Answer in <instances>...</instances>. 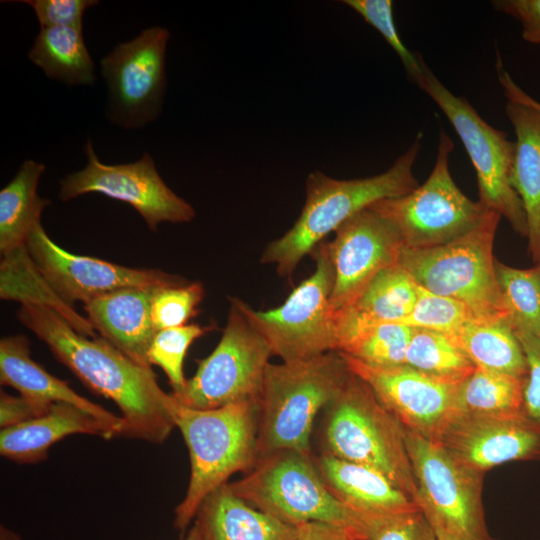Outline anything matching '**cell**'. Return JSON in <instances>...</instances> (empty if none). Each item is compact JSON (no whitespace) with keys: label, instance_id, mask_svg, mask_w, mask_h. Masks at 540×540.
Wrapping results in <instances>:
<instances>
[{"label":"cell","instance_id":"1","mask_svg":"<svg viewBox=\"0 0 540 540\" xmlns=\"http://www.w3.org/2000/svg\"><path fill=\"white\" fill-rule=\"evenodd\" d=\"M20 323L33 332L94 393L112 400L122 413V436L162 443L175 428L174 401L151 367L142 366L102 337L77 332L53 309L21 304Z\"/></svg>","mask_w":540,"mask_h":540},{"label":"cell","instance_id":"2","mask_svg":"<svg viewBox=\"0 0 540 540\" xmlns=\"http://www.w3.org/2000/svg\"><path fill=\"white\" fill-rule=\"evenodd\" d=\"M419 134L393 165L380 174L340 180L321 171L306 179V199L294 225L270 242L261 263L273 264L279 275L290 277L300 261L349 218L377 201L405 195L419 186L413 166L421 148Z\"/></svg>","mask_w":540,"mask_h":540},{"label":"cell","instance_id":"3","mask_svg":"<svg viewBox=\"0 0 540 540\" xmlns=\"http://www.w3.org/2000/svg\"><path fill=\"white\" fill-rule=\"evenodd\" d=\"M350 374L337 351L269 363L258 400L257 461L283 450L311 456L315 418L339 395Z\"/></svg>","mask_w":540,"mask_h":540},{"label":"cell","instance_id":"4","mask_svg":"<svg viewBox=\"0 0 540 540\" xmlns=\"http://www.w3.org/2000/svg\"><path fill=\"white\" fill-rule=\"evenodd\" d=\"M170 412L187 445L191 465L185 497L175 509L174 527L184 532L212 491L257 463L258 403L200 410L174 399Z\"/></svg>","mask_w":540,"mask_h":540},{"label":"cell","instance_id":"5","mask_svg":"<svg viewBox=\"0 0 540 540\" xmlns=\"http://www.w3.org/2000/svg\"><path fill=\"white\" fill-rule=\"evenodd\" d=\"M501 216L488 210L469 232L444 245L402 250L399 263L417 285L464 304L476 319L507 318L493 245Z\"/></svg>","mask_w":540,"mask_h":540},{"label":"cell","instance_id":"6","mask_svg":"<svg viewBox=\"0 0 540 540\" xmlns=\"http://www.w3.org/2000/svg\"><path fill=\"white\" fill-rule=\"evenodd\" d=\"M325 409L324 452L378 470L416 502L417 485L404 427L367 384L351 372Z\"/></svg>","mask_w":540,"mask_h":540},{"label":"cell","instance_id":"7","mask_svg":"<svg viewBox=\"0 0 540 540\" xmlns=\"http://www.w3.org/2000/svg\"><path fill=\"white\" fill-rule=\"evenodd\" d=\"M244 501L293 526L321 522L365 539L366 520L325 486L313 456L283 450L257 461L241 479L228 483Z\"/></svg>","mask_w":540,"mask_h":540},{"label":"cell","instance_id":"8","mask_svg":"<svg viewBox=\"0 0 540 540\" xmlns=\"http://www.w3.org/2000/svg\"><path fill=\"white\" fill-rule=\"evenodd\" d=\"M453 148L451 137L441 131L434 167L425 182L405 195L369 206L396 228L406 249L449 243L473 229L488 211L454 182L449 168Z\"/></svg>","mask_w":540,"mask_h":540},{"label":"cell","instance_id":"9","mask_svg":"<svg viewBox=\"0 0 540 540\" xmlns=\"http://www.w3.org/2000/svg\"><path fill=\"white\" fill-rule=\"evenodd\" d=\"M272 352L243 309V301L230 298L227 321L215 349L197 360L195 374L174 399L189 408L210 410L227 405L258 403Z\"/></svg>","mask_w":540,"mask_h":540},{"label":"cell","instance_id":"10","mask_svg":"<svg viewBox=\"0 0 540 540\" xmlns=\"http://www.w3.org/2000/svg\"><path fill=\"white\" fill-rule=\"evenodd\" d=\"M314 272L296 286L285 302L256 311L243 301L252 325L283 362L311 359L336 350L337 318L330 303L334 270L327 242L311 252Z\"/></svg>","mask_w":540,"mask_h":540},{"label":"cell","instance_id":"11","mask_svg":"<svg viewBox=\"0 0 540 540\" xmlns=\"http://www.w3.org/2000/svg\"><path fill=\"white\" fill-rule=\"evenodd\" d=\"M415 85L436 103L463 143L476 172L478 201L526 237V215L511 184L515 141L487 123L466 98L454 95L427 64Z\"/></svg>","mask_w":540,"mask_h":540},{"label":"cell","instance_id":"12","mask_svg":"<svg viewBox=\"0 0 540 540\" xmlns=\"http://www.w3.org/2000/svg\"><path fill=\"white\" fill-rule=\"evenodd\" d=\"M417 485V505L431 525L468 540H490L484 521L482 475L453 458L440 444L404 428Z\"/></svg>","mask_w":540,"mask_h":540},{"label":"cell","instance_id":"13","mask_svg":"<svg viewBox=\"0 0 540 540\" xmlns=\"http://www.w3.org/2000/svg\"><path fill=\"white\" fill-rule=\"evenodd\" d=\"M85 153L86 167L60 181V200L103 194L133 207L151 231L163 222L187 223L195 217L194 208L166 185L148 153L133 163L108 165L98 159L89 140Z\"/></svg>","mask_w":540,"mask_h":540},{"label":"cell","instance_id":"14","mask_svg":"<svg viewBox=\"0 0 540 540\" xmlns=\"http://www.w3.org/2000/svg\"><path fill=\"white\" fill-rule=\"evenodd\" d=\"M170 33L155 26L120 43L101 60L109 90L108 117L125 128L157 118L166 88L165 55Z\"/></svg>","mask_w":540,"mask_h":540},{"label":"cell","instance_id":"15","mask_svg":"<svg viewBox=\"0 0 540 540\" xmlns=\"http://www.w3.org/2000/svg\"><path fill=\"white\" fill-rule=\"evenodd\" d=\"M26 249L51 288L70 306L122 288H158L187 281L159 269L131 268L71 253L57 245L41 223L30 232Z\"/></svg>","mask_w":540,"mask_h":540},{"label":"cell","instance_id":"16","mask_svg":"<svg viewBox=\"0 0 540 540\" xmlns=\"http://www.w3.org/2000/svg\"><path fill=\"white\" fill-rule=\"evenodd\" d=\"M342 356L348 369L367 384L378 401L407 430L437 441L459 412L461 383L435 379L406 364L376 367Z\"/></svg>","mask_w":540,"mask_h":540},{"label":"cell","instance_id":"17","mask_svg":"<svg viewBox=\"0 0 540 540\" xmlns=\"http://www.w3.org/2000/svg\"><path fill=\"white\" fill-rule=\"evenodd\" d=\"M334 233L327 243L334 270L330 303L337 312L353 307L372 279L399 261L404 243L396 228L369 207Z\"/></svg>","mask_w":540,"mask_h":540},{"label":"cell","instance_id":"18","mask_svg":"<svg viewBox=\"0 0 540 540\" xmlns=\"http://www.w3.org/2000/svg\"><path fill=\"white\" fill-rule=\"evenodd\" d=\"M453 458L479 473L517 460H540V423L527 413L458 412L437 439Z\"/></svg>","mask_w":540,"mask_h":540},{"label":"cell","instance_id":"19","mask_svg":"<svg viewBox=\"0 0 540 540\" xmlns=\"http://www.w3.org/2000/svg\"><path fill=\"white\" fill-rule=\"evenodd\" d=\"M154 289L122 288L83 303L86 318L94 331L145 367H151L147 353L157 332L151 317Z\"/></svg>","mask_w":540,"mask_h":540},{"label":"cell","instance_id":"20","mask_svg":"<svg viewBox=\"0 0 540 540\" xmlns=\"http://www.w3.org/2000/svg\"><path fill=\"white\" fill-rule=\"evenodd\" d=\"M328 490L364 517H382L419 508L417 503L378 470L323 452L313 457Z\"/></svg>","mask_w":540,"mask_h":540},{"label":"cell","instance_id":"21","mask_svg":"<svg viewBox=\"0 0 540 540\" xmlns=\"http://www.w3.org/2000/svg\"><path fill=\"white\" fill-rule=\"evenodd\" d=\"M72 434L121 436V429L68 403H54L47 413L21 424L1 429L0 453L21 464L44 460L49 448Z\"/></svg>","mask_w":540,"mask_h":540},{"label":"cell","instance_id":"22","mask_svg":"<svg viewBox=\"0 0 540 540\" xmlns=\"http://www.w3.org/2000/svg\"><path fill=\"white\" fill-rule=\"evenodd\" d=\"M194 524L202 540H296L299 535V526L256 509L237 496L228 483L203 500Z\"/></svg>","mask_w":540,"mask_h":540},{"label":"cell","instance_id":"23","mask_svg":"<svg viewBox=\"0 0 540 540\" xmlns=\"http://www.w3.org/2000/svg\"><path fill=\"white\" fill-rule=\"evenodd\" d=\"M0 383L20 395L45 403H68L123 429L122 417L75 392L67 382L53 376L31 358L25 335H9L0 340Z\"/></svg>","mask_w":540,"mask_h":540},{"label":"cell","instance_id":"24","mask_svg":"<svg viewBox=\"0 0 540 540\" xmlns=\"http://www.w3.org/2000/svg\"><path fill=\"white\" fill-rule=\"evenodd\" d=\"M505 113L516 135L511 184L526 215L529 252L540 264V112L508 100Z\"/></svg>","mask_w":540,"mask_h":540},{"label":"cell","instance_id":"25","mask_svg":"<svg viewBox=\"0 0 540 540\" xmlns=\"http://www.w3.org/2000/svg\"><path fill=\"white\" fill-rule=\"evenodd\" d=\"M336 350L344 356L376 367L405 364L412 327L394 322H373L352 309L336 312Z\"/></svg>","mask_w":540,"mask_h":540},{"label":"cell","instance_id":"26","mask_svg":"<svg viewBox=\"0 0 540 540\" xmlns=\"http://www.w3.org/2000/svg\"><path fill=\"white\" fill-rule=\"evenodd\" d=\"M450 338L475 367L519 378L527 375L522 345L507 318H472Z\"/></svg>","mask_w":540,"mask_h":540},{"label":"cell","instance_id":"27","mask_svg":"<svg viewBox=\"0 0 540 540\" xmlns=\"http://www.w3.org/2000/svg\"><path fill=\"white\" fill-rule=\"evenodd\" d=\"M46 166L26 160L14 178L0 191V252L1 256L26 247L33 228L41 223V214L50 204L37 193Z\"/></svg>","mask_w":540,"mask_h":540},{"label":"cell","instance_id":"28","mask_svg":"<svg viewBox=\"0 0 540 540\" xmlns=\"http://www.w3.org/2000/svg\"><path fill=\"white\" fill-rule=\"evenodd\" d=\"M0 297L21 304L46 306L60 314L77 332L97 337L86 317L77 313L51 288L33 263L26 247L2 256Z\"/></svg>","mask_w":540,"mask_h":540},{"label":"cell","instance_id":"29","mask_svg":"<svg viewBox=\"0 0 540 540\" xmlns=\"http://www.w3.org/2000/svg\"><path fill=\"white\" fill-rule=\"evenodd\" d=\"M28 58L50 79L68 85H90L95 81L94 63L82 30L72 27L41 28Z\"/></svg>","mask_w":540,"mask_h":540},{"label":"cell","instance_id":"30","mask_svg":"<svg viewBox=\"0 0 540 540\" xmlns=\"http://www.w3.org/2000/svg\"><path fill=\"white\" fill-rule=\"evenodd\" d=\"M417 288L398 261L379 272L350 309L368 321L399 323L412 312Z\"/></svg>","mask_w":540,"mask_h":540},{"label":"cell","instance_id":"31","mask_svg":"<svg viewBox=\"0 0 540 540\" xmlns=\"http://www.w3.org/2000/svg\"><path fill=\"white\" fill-rule=\"evenodd\" d=\"M525 378L475 367L460 384L459 412L511 415L524 412Z\"/></svg>","mask_w":540,"mask_h":540},{"label":"cell","instance_id":"32","mask_svg":"<svg viewBox=\"0 0 540 540\" xmlns=\"http://www.w3.org/2000/svg\"><path fill=\"white\" fill-rule=\"evenodd\" d=\"M405 364L425 375L452 383H462L475 365L445 334L412 328Z\"/></svg>","mask_w":540,"mask_h":540},{"label":"cell","instance_id":"33","mask_svg":"<svg viewBox=\"0 0 540 540\" xmlns=\"http://www.w3.org/2000/svg\"><path fill=\"white\" fill-rule=\"evenodd\" d=\"M503 305L514 331L540 338V264L518 269L496 261Z\"/></svg>","mask_w":540,"mask_h":540},{"label":"cell","instance_id":"34","mask_svg":"<svg viewBox=\"0 0 540 540\" xmlns=\"http://www.w3.org/2000/svg\"><path fill=\"white\" fill-rule=\"evenodd\" d=\"M215 328L216 324L213 323L205 326L187 324L156 332L148 349L147 359L150 366L156 365L164 371L172 392L180 390L186 383L183 364L191 344Z\"/></svg>","mask_w":540,"mask_h":540},{"label":"cell","instance_id":"35","mask_svg":"<svg viewBox=\"0 0 540 540\" xmlns=\"http://www.w3.org/2000/svg\"><path fill=\"white\" fill-rule=\"evenodd\" d=\"M472 318L469 309L461 302L437 295L418 285L414 308L399 323L452 337Z\"/></svg>","mask_w":540,"mask_h":540},{"label":"cell","instance_id":"36","mask_svg":"<svg viewBox=\"0 0 540 540\" xmlns=\"http://www.w3.org/2000/svg\"><path fill=\"white\" fill-rule=\"evenodd\" d=\"M205 296L199 281L155 288L151 299V317L156 331L187 325L198 314Z\"/></svg>","mask_w":540,"mask_h":540},{"label":"cell","instance_id":"37","mask_svg":"<svg viewBox=\"0 0 540 540\" xmlns=\"http://www.w3.org/2000/svg\"><path fill=\"white\" fill-rule=\"evenodd\" d=\"M343 2L382 35L400 58L408 79L416 84L426 63L419 53L409 50L400 38L393 17V1L345 0Z\"/></svg>","mask_w":540,"mask_h":540},{"label":"cell","instance_id":"38","mask_svg":"<svg viewBox=\"0 0 540 540\" xmlns=\"http://www.w3.org/2000/svg\"><path fill=\"white\" fill-rule=\"evenodd\" d=\"M365 520L364 540H437L420 507L389 516L365 517Z\"/></svg>","mask_w":540,"mask_h":540},{"label":"cell","instance_id":"39","mask_svg":"<svg viewBox=\"0 0 540 540\" xmlns=\"http://www.w3.org/2000/svg\"><path fill=\"white\" fill-rule=\"evenodd\" d=\"M30 5L41 28L72 27L82 30L85 10L98 1L94 0H22Z\"/></svg>","mask_w":540,"mask_h":540},{"label":"cell","instance_id":"40","mask_svg":"<svg viewBox=\"0 0 540 540\" xmlns=\"http://www.w3.org/2000/svg\"><path fill=\"white\" fill-rule=\"evenodd\" d=\"M525 354L527 375L524 382V410L540 423V338L525 331H515Z\"/></svg>","mask_w":540,"mask_h":540},{"label":"cell","instance_id":"41","mask_svg":"<svg viewBox=\"0 0 540 540\" xmlns=\"http://www.w3.org/2000/svg\"><path fill=\"white\" fill-rule=\"evenodd\" d=\"M494 9L516 19L522 27V38L531 44L540 43V0H496Z\"/></svg>","mask_w":540,"mask_h":540},{"label":"cell","instance_id":"42","mask_svg":"<svg viewBox=\"0 0 540 540\" xmlns=\"http://www.w3.org/2000/svg\"><path fill=\"white\" fill-rule=\"evenodd\" d=\"M54 404V403H52ZM52 404L36 401L25 396H12L4 391L0 393V426L9 428L35 419L47 413Z\"/></svg>","mask_w":540,"mask_h":540},{"label":"cell","instance_id":"43","mask_svg":"<svg viewBox=\"0 0 540 540\" xmlns=\"http://www.w3.org/2000/svg\"><path fill=\"white\" fill-rule=\"evenodd\" d=\"M296 540H360L352 532L321 522H308L299 526Z\"/></svg>","mask_w":540,"mask_h":540},{"label":"cell","instance_id":"44","mask_svg":"<svg viewBox=\"0 0 540 540\" xmlns=\"http://www.w3.org/2000/svg\"><path fill=\"white\" fill-rule=\"evenodd\" d=\"M496 70L498 81L503 89L504 95L508 100L524 103L540 112V102L527 94L514 82L510 74L504 68L499 55H497Z\"/></svg>","mask_w":540,"mask_h":540},{"label":"cell","instance_id":"45","mask_svg":"<svg viewBox=\"0 0 540 540\" xmlns=\"http://www.w3.org/2000/svg\"><path fill=\"white\" fill-rule=\"evenodd\" d=\"M432 527L434 528L437 540H468L439 526L432 525Z\"/></svg>","mask_w":540,"mask_h":540},{"label":"cell","instance_id":"46","mask_svg":"<svg viewBox=\"0 0 540 540\" xmlns=\"http://www.w3.org/2000/svg\"><path fill=\"white\" fill-rule=\"evenodd\" d=\"M0 540H21L20 537L9 530L8 528L1 526L0 528Z\"/></svg>","mask_w":540,"mask_h":540},{"label":"cell","instance_id":"47","mask_svg":"<svg viewBox=\"0 0 540 540\" xmlns=\"http://www.w3.org/2000/svg\"><path fill=\"white\" fill-rule=\"evenodd\" d=\"M182 540H202L198 527L194 524L193 527L190 529L188 535Z\"/></svg>","mask_w":540,"mask_h":540}]
</instances>
